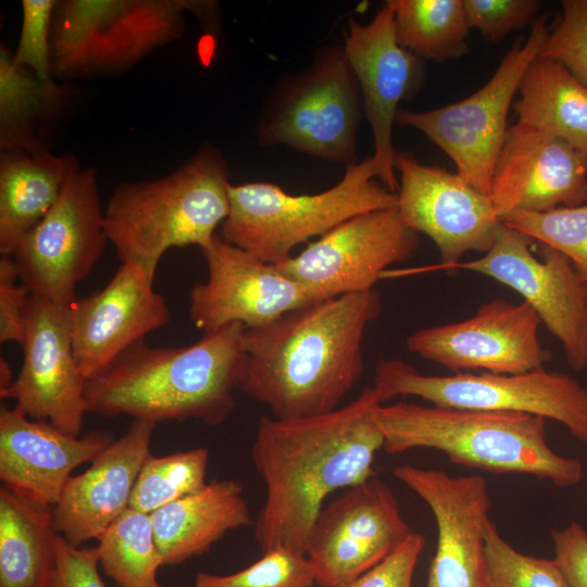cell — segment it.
<instances>
[{"instance_id": "cell-1", "label": "cell", "mask_w": 587, "mask_h": 587, "mask_svg": "<svg viewBox=\"0 0 587 587\" xmlns=\"http://www.w3.org/2000/svg\"><path fill=\"white\" fill-rule=\"evenodd\" d=\"M378 404L371 386L328 413L260 419L251 457L266 489L253 524L262 552L285 547L305 554L325 499L375 476V457L384 447L374 415Z\"/></svg>"}, {"instance_id": "cell-2", "label": "cell", "mask_w": 587, "mask_h": 587, "mask_svg": "<svg viewBox=\"0 0 587 587\" xmlns=\"http://www.w3.org/2000/svg\"><path fill=\"white\" fill-rule=\"evenodd\" d=\"M382 311L373 288L317 300L245 329L240 388L278 420L338 409L364 373V335Z\"/></svg>"}, {"instance_id": "cell-3", "label": "cell", "mask_w": 587, "mask_h": 587, "mask_svg": "<svg viewBox=\"0 0 587 587\" xmlns=\"http://www.w3.org/2000/svg\"><path fill=\"white\" fill-rule=\"evenodd\" d=\"M245 329L233 323L177 348H154L143 340L133 345L87 382L88 413L155 424L188 419L222 424L235 409V391L245 377Z\"/></svg>"}, {"instance_id": "cell-4", "label": "cell", "mask_w": 587, "mask_h": 587, "mask_svg": "<svg viewBox=\"0 0 587 587\" xmlns=\"http://www.w3.org/2000/svg\"><path fill=\"white\" fill-rule=\"evenodd\" d=\"M374 415L384 436L383 449L389 454L435 449L459 465L532 475L561 488L583 479L582 461L563 457L548 445L542 416L405 401L378 404Z\"/></svg>"}, {"instance_id": "cell-5", "label": "cell", "mask_w": 587, "mask_h": 587, "mask_svg": "<svg viewBox=\"0 0 587 587\" xmlns=\"http://www.w3.org/2000/svg\"><path fill=\"white\" fill-rule=\"evenodd\" d=\"M228 166L223 152L203 143L172 173L118 184L104 208V228L122 263L154 278L172 248L207 246L229 212Z\"/></svg>"}, {"instance_id": "cell-6", "label": "cell", "mask_w": 587, "mask_h": 587, "mask_svg": "<svg viewBox=\"0 0 587 587\" xmlns=\"http://www.w3.org/2000/svg\"><path fill=\"white\" fill-rule=\"evenodd\" d=\"M377 175L370 157L346 167L335 186L314 195H290L271 183L230 184L229 212L220 237L262 261L279 264L299 245L352 216L397 207V192L382 186Z\"/></svg>"}, {"instance_id": "cell-7", "label": "cell", "mask_w": 587, "mask_h": 587, "mask_svg": "<svg viewBox=\"0 0 587 587\" xmlns=\"http://www.w3.org/2000/svg\"><path fill=\"white\" fill-rule=\"evenodd\" d=\"M215 7L198 0H58L52 77L66 82L123 73L179 40L187 11L205 15Z\"/></svg>"}, {"instance_id": "cell-8", "label": "cell", "mask_w": 587, "mask_h": 587, "mask_svg": "<svg viewBox=\"0 0 587 587\" xmlns=\"http://www.w3.org/2000/svg\"><path fill=\"white\" fill-rule=\"evenodd\" d=\"M362 116L359 84L344 46L330 45L275 88L258 120L257 138L265 147L284 145L348 167L359 162Z\"/></svg>"}, {"instance_id": "cell-9", "label": "cell", "mask_w": 587, "mask_h": 587, "mask_svg": "<svg viewBox=\"0 0 587 587\" xmlns=\"http://www.w3.org/2000/svg\"><path fill=\"white\" fill-rule=\"evenodd\" d=\"M372 387L382 404L396 397L413 396L436 407L551 419L587 444V389L562 372L541 367L523 374L424 375L400 359L382 358Z\"/></svg>"}, {"instance_id": "cell-10", "label": "cell", "mask_w": 587, "mask_h": 587, "mask_svg": "<svg viewBox=\"0 0 587 587\" xmlns=\"http://www.w3.org/2000/svg\"><path fill=\"white\" fill-rule=\"evenodd\" d=\"M549 33L546 16L536 17L525 42L513 46L478 90L433 110H399L396 124L423 133L452 159L459 175L489 196L514 96L526 71L540 55Z\"/></svg>"}, {"instance_id": "cell-11", "label": "cell", "mask_w": 587, "mask_h": 587, "mask_svg": "<svg viewBox=\"0 0 587 587\" xmlns=\"http://www.w3.org/2000/svg\"><path fill=\"white\" fill-rule=\"evenodd\" d=\"M108 241L97 171L80 167L12 257L30 295L72 305L78 283L91 272Z\"/></svg>"}, {"instance_id": "cell-12", "label": "cell", "mask_w": 587, "mask_h": 587, "mask_svg": "<svg viewBox=\"0 0 587 587\" xmlns=\"http://www.w3.org/2000/svg\"><path fill=\"white\" fill-rule=\"evenodd\" d=\"M533 239L501 224L484 257L459 262L463 270L490 277L515 290L562 345L567 364L587 369V282L562 252L544 246L542 260L530 251Z\"/></svg>"}, {"instance_id": "cell-13", "label": "cell", "mask_w": 587, "mask_h": 587, "mask_svg": "<svg viewBox=\"0 0 587 587\" xmlns=\"http://www.w3.org/2000/svg\"><path fill=\"white\" fill-rule=\"evenodd\" d=\"M414 530L392 489L376 476L348 488L320 512L307 547L319 587H348Z\"/></svg>"}, {"instance_id": "cell-14", "label": "cell", "mask_w": 587, "mask_h": 587, "mask_svg": "<svg viewBox=\"0 0 587 587\" xmlns=\"http://www.w3.org/2000/svg\"><path fill=\"white\" fill-rule=\"evenodd\" d=\"M541 320L526 302L495 298L461 322L415 330L407 349L455 373L523 374L552 359L538 337Z\"/></svg>"}, {"instance_id": "cell-15", "label": "cell", "mask_w": 587, "mask_h": 587, "mask_svg": "<svg viewBox=\"0 0 587 587\" xmlns=\"http://www.w3.org/2000/svg\"><path fill=\"white\" fill-rule=\"evenodd\" d=\"M208 279L190 291L189 316L204 333L233 323L246 329L265 326L282 315L327 297L298 283L220 235L200 248Z\"/></svg>"}, {"instance_id": "cell-16", "label": "cell", "mask_w": 587, "mask_h": 587, "mask_svg": "<svg viewBox=\"0 0 587 587\" xmlns=\"http://www.w3.org/2000/svg\"><path fill=\"white\" fill-rule=\"evenodd\" d=\"M420 243L394 207L352 216L275 265L333 298L373 289L386 268L409 260Z\"/></svg>"}, {"instance_id": "cell-17", "label": "cell", "mask_w": 587, "mask_h": 587, "mask_svg": "<svg viewBox=\"0 0 587 587\" xmlns=\"http://www.w3.org/2000/svg\"><path fill=\"white\" fill-rule=\"evenodd\" d=\"M70 307L30 295L25 315L23 364L13 384L0 391L32 420L80 436L87 380L76 363L71 339Z\"/></svg>"}, {"instance_id": "cell-18", "label": "cell", "mask_w": 587, "mask_h": 587, "mask_svg": "<svg viewBox=\"0 0 587 587\" xmlns=\"http://www.w3.org/2000/svg\"><path fill=\"white\" fill-rule=\"evenodd\" d=\"M400 173L397 209L403 222L436 245L440 267L451 271L470 251L488 252L502 221L490 197L458 173L396 152Z\"/></svg>"}, {"instance_id": "cell-19", "label": "cell", "mask_w": 587, "mask_h": 587, "mask_svg": "<svg viewBox=\"0 0 587 587\" xmlns=\"http://www.w3.org/2000/svg\"><path fill=\"white\" fill-rule=\"evenodd\" d=\"M395 477L421 497L437 524V547L425 587H490L485 547L490 496L479 475L451 476L411 464Z\"/></svg>"}, {"instance_id": "cell-20", "label": "cell", "mask_w": 587, "mask_h": 587, "mask_svg": "<svg viewBox=\"0 0 587 587\" xmlns=\"http://www.w3.org/2000/svg\"><path fill=\"white\" fill-rule=\"evenodd\" d=\"M344 50L359 84L363 112L374 139L377 177L390 191L399 188L395 173L396 150L392 126L398 104L419 88L423 78L422 59L397 40L394 12L383 5L367 23L350 18Z\"/></svg>"}, {"instance_id": "cell-21", "label": "cell", "mask_w": 587, "mask_h": 587, "mask_svg": "<svg viewBox=\"0 0 587 587\" xmlns=\"http://www.w3.org/2000/svg\"><path fill=\"white\" fill-rule=\"evenodd\" d=\"M489 197L500 220L515 212L585 204L587 153L517 122L507 129Z\"/></svg>"}, {"instance_id": "cell-22", "label": "cell", "mask_w": 587, "mask_h": 587, "mask_svg": "<svg viewBox=\"0 0 587 587\" xmlns=\"http://www.w3.org/2000/svg\"><path fill=\"white\" fill-rule=\"evenodd\" d=\"M153 277L136 263H122L100 290L70 307L73 353L84 378L103 373L126 349L170 321Z\"/></svg>"}, {"instance_id": "cell-23", "label": "cell", "mask_w": 587, "mask_h": 587, "mask_svg": "<svg viewBox=\"0 0 587 587\" xmlns=\"http://www.w3.org/2000/svg\"><path fill=\"white\" fill-rule=\"evenodd\" d=\"M112 441L110 434L71 436L16 407L0 410L2 487L40 507L54 508L78 466L91 463Z\"/></svg>"}, {"instance_id": "cell-24", "label": "cell", "mask_w": 587, "mask_h": 587, "mask_svg": "<svg viewBox=\"0 0 587 587\" xmlns=\"http://www.w3.org/2000/svg\"><path fill=\"white\" fill-rule=\"evenodd\" d=\"M155 423L134 419L89 467L72 476L53 508L59 534L74 547L97 539L128 508L138 474L151 454Z\"/></svg>"}, {"instance_id": "cell-25", "label": "cell", "mask_w": 587, "mask_h": 587, "mask_svg": "<svg viewBox=\"0 0 587 587\" xmlns=\"http://www.w3.org/2000/svg\"><path fill=\"white\" fill-rule=\"evenodd\" d=\"M150 516L163 566L200 555L228 532L254 524L243 487L235 479L207 483Z\"/></svg>"}, {"instance_id": "cell-26", "label": "cell", "mask_w": 587, "mask_h": 587, "mask_svg": "<svg viewBox=\"0 0 587 587\" xmlns=\"http://www.w3.org/2000/svg\"><path fill=\"white\" fill-rule=\"evenodd\" d=\"M78 168L71 153L1 151V255H13L22 237L50 211Z\"/></svg>"}, {"instance_id": "cell-27", "label": "cell", "mask_w": 587, "mask_h": 587, "mask_svg": "<svg viewBox=\"0 0 587 587\" xmlns=\"http://www.w3.org/2000/svg\"><path fill=\"white\" fill-rule=\"evenodd\" d=\"M74 89L55 78L41 79L17 63L13 51L0 48V150H48L43 126L58 118L71 102Z\"/></svg>"}, {"instance_id": "cell-28", "label": "cell", "mask_w": 587, "mask_h": 587, "mask_svg": "<svg viewBox=\"0 0 587 587\" xmlns=\"http://www.w3.org/2000/svg\"><path fill=\"white\" fill-rule=\"evenodd\" d=\"M60 534L52 508L0 488V587H52Z\"/></svg>"}, {"instance_id": "cell-29", "label": "cell", "mask_w": 587, "mask_h": 587, "mask_svg": "<svg viewBox=\"0 0 587 587\" xmlns=\"http://www.w3.org/2000/svg\"><path fill=\"white\" fill-rule=\"evenodd\" d=\"M517 92L513 109L519 123L554 135L587 153V85L561 63L538 57Z\"/></svg>"}, {"instance_id": "cell-30", "label": "cell", "mask_w": 587, "mask_h": 587, "mask_svg": "<svg viewBox=\"0 0 587 587\" xmlns=\"http://www.w3.org/2000/svg\"><path fill=\"white\" fill-rule=\"evenodd\" d=\"M401 47L420 59L445 62L467 52L463 0H388Z\"/></svg>"}, {"instance_id": "cell-31", "label": "cell", "mask_w": 587, "mask_h": 587, "mask_svg": "<svg viewBox=\"0 0 587 587\" xmlns=\"http://www.w3.org/2000/svg\"><path fill=\"white\" fill-rule=\"evenodd\" d=\"M99 564L118 587H152L163 559L150 514L128 508L97 538Z\"/></svg>"}, {"instance_id": "cell-32", "label": "cell", "mask_w": 587, "mask_h": 587, "mask_svg": "<svg viewBox=\"0 0 587 587\" xmlns=\"http://www.w3.org/2000/svg\"><path fill=\"white\" fill-rule=\"evenodd\" d=\"M209 450L200 447L163 457L150 454L136 479L129 508L152 514L207 485Z\"/></svg>"}, {"instance_id": "cell-33", "label": "cell", "mask_w": 587, "mask_h": 587, "mask_svg": "<svg viewBox=\"0 0 587 587\" xmlns=\"http://www.w3.org/2000/svg\"><path fill=\"white\" fill-rule=\"evenodd\" d=\"M501 221L533 240L562 252L587 282V204L546 212H515Z\"/></svg>"}, {"instance_id": "cell-34", "label": "cell", "mask_w": 587, "mask_h": 587, "mask_svg": "<svg viewBox=\"0 0 587 587\" xmlns=\"http://www.w3.org/2000/svg\"><path fill=\"white\" fill-rule=\"evenodd\" d=\"M315 572L309 558L296 550L276 547L246 569L227 575L200 572L195 587H313Z\"/></svg>"}, {"instance_id": "cell-35", "label": "cell", "mask_w": 587, "mask_h": 587, "mask_svg": "<svg viewBox=\"0 0 587 587\" xmlns=\"http://www.w3.org/2000/svg\"><path fill=\"white\" fill-rule=\"evenodd\" d=\"M490 587H570L554 559L517 551L490 520L485 532Z\"/></svg>"}, {"instance_id": "cell-36", "label": "cell", "mask_w": 587, "mask_h": 587, "mask_svg": "<svg viewBox=\"0 0 587 587\" xmlns=\"http://www.w3.org/2000/svg\"><path fill=\"white\" fill-rule=\"evenodd\" d=\"M562 15L539 57L561 63L587 85V0H564Z\"/></svg>"}, {"instance_id": "cell-37", "label": "cell", "mask_w": 587, "mask_h": 587, "mask_svg": "<svg viewBox=\"0 0 587 587\" xmlns=\"http://www.w3.org/2000/svg\"><path fill=\"white\" fill-rule=\"evenodd\" d=\"M58 0H22V26L14 59L41 79H50L51 28Z\"/></svg>"}, {"instance_id": "cell-38", "label": "cell", "mask_w": 587, "mask_h": 587, "mask_svg": "<svg viewBox=\"0 0 587 587\" xmlns=\"http://www.w3.org/2000/svg\"><path fill=\"white\" fill-rule=\"evenodd\" d=\"M470 29L476 28L485 40L498 42L510 33L536 20L537 0H463Z\"/></svg>"}, {"instance_id": "cell-39", "label": "cell", "mask_w": 587, "mask_h": 587, "mask_svg": "<svg viewBox=\"0 0 587 587\" xmlns=\"http://www.w3.org/2000/svg\"><path fill=\"white\" fill-rule=\"evenodd\" d=\"M12 255L0 258V342L13 341L20 346L25 338V315L29 290L22 284Z\"/></svg>"}, {"instance_id": "cell-40", "label": "cell", "mask_w": 587, "mask_h": 587, "mask_svg": "<svg viewBox=\"0 0 587 587\" xmlns=\"http://www.w3.org/2000/svg\"><path fill=\"white\" fill-rule=\"evenodd\" d=\"M426 538L413 532L388 557L348 587H412L414 571Z\"/></svg>"}, {"instance_id": "cell-41", "label": "cell", "mask_w": 587, "mask_h": 587, "mask_svg": "<svg viewBox=\"0 0 587 587\" xmlns=\"http://www.w3.org/2000/svg\"><path fill=\"white\" fill-rule=\"evenodd\" d=\"M97 547H74L60 536L52 587H105Z\"/></svg>"}, {"instance_id": "cell-42", "label": "cell", "mask_w": 587, "mask_h": 587, "mask_svg": "<svg viewBox=\"0 0 587 587\" xmlns=\"http://www.w3.org/2000/svg\"><path fill=\"white\" fill-rule=\"evenodd\" d=\"M554 560L570 587H587V532L577 521L551 533Z\"/></svg>"}, {"instance_id": "cell-43", "label": "cell", "mask_w": 587, "mask_h": 587, "mask_svg": "<svg viewBox=\"0 0 587 587\" xmlns=\"http://www.w3.org/2000/svg\"><path fill=\"white\" fill-rule=\"evenodd\" d=\"M13 374L9 363L1 357L0 359V391L9 388L13 384Z\"/></svg>"}, {"instance_id": "cell-44", "label": "cell", "mask_w": 587, "mask_h": 587, "mask_svg": "<svg viewBox=\"0 0 587 587\" xmlns=\"http://www.w3.org/2000/svg\"><path fill=\"white\" fill-rule=\"evenodd\" d=\"M152 587H162L159 583H157L155 585H153Z\"/></svg>"}]
</instances>
